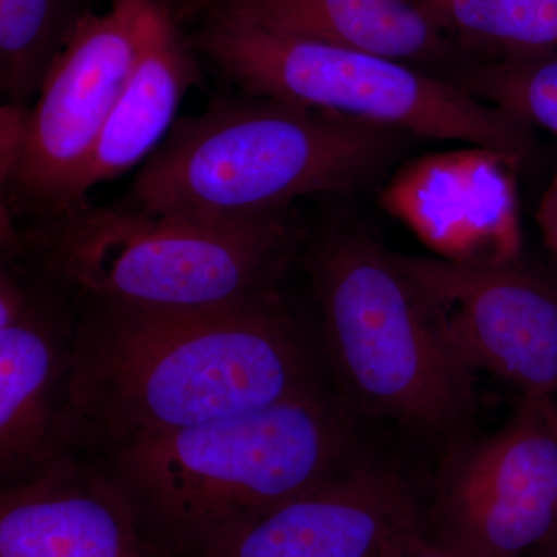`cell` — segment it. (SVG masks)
Returning <instances> with one entry per match:
<instances>
[{"instance_id": "obj_1", "label": "cell", "mask_w": 557, "mask_h": 557, "mask_svg": "<svg viewBox=\"0 0 557 557\" xmlns=\"http://www.w3.org/2000/svg\"><path fill=\"white\" fill-rule=\"evenodd\" d=\"M76 306L67 448L100 454L327 391L321 354L278 289L199 309Z\"/></svg>"}, {"instance_id": "obj_2", "label": "cell", "mask_w": 557, "mask_h": 557, "mask_svg": "<svg viewBox=\"0 0 557 557\" xmlns=\"http://www.w3.org/2000/svg\"><path fill=\"white\" fill-rule=\"evenodd\" d=\"M358 418L336 392L324 391L90 456L172 557H196L361 460Z\"/></svg>"}, {"instance_id": "obj_3", "label": "cell", "mask_w": 557, "mask_h": 557, "mask_svg": "<svg viewBox=\"0 0 557 557\" xmlns=\"http://www.w3.org/2000/svg\"><path fill=\"white\" fill-rule=\"evenodd\" d=\"M397 131L273 98H214L150 153L123 208L247 219L317 194L348 193L391 163Z\"/></svg>"}, {"instance_id": "obj_4", "label": "cell", "mask_w": 557, "mask_h": 557, "mask_svg": "<svg viewBox=\"0 0 557 557\" xmlns=\"http://www.w3.org/2000/svg\"><path fill=\"white\" fill-rule=\"evenodd\" d=\"M21 237L25 262L75 304L199 309L276 292L307 234L293 208L208 219L87 200Z\"/></svg>"}, {"instance_id": "obj_5", "label": "cell", "mask_w": 557, "mask_h": 557, "mask_svg": "<svg viewBox=\"0 0 557 557\" xmlns=\"http://www.w3.org/2000/svg\"><path fill=\"white\" fill-rule=\"evenodd\" d=\"M322 351L336 394L358 417L454 434L475 409V370L449 343L394 252L358 231L307 249Z\"/></svg>"}, {"instance_id": "obj_6", "label": "cell", "mask_w": 557, "mask_h": 557, "mask_svg": "<svg viewBox=\"0 0 557 557\" xmlns=\"http://www.w3.org/2000/svg\"><path fill=\"white\" fill-rule=\"evenodd\" d=\"M194 50L252 97L296 102L431 139L527 159L530 127L454 81L406 62L296 38L220 11L200 14Z\"/></svg>"}, {"instance_id": "obj_7", "label": "cell", "mask_w": 557, "mask_h": 557, "mask_svg": "<svg viewBox=\"0 0 557 557\" xmlns=\"http://www.w3.org/2000/svg\"><path fill=\"white\" fill-rule=\"evenodd\" d=\"M421 533L449 557H522L557 534V431L541 401L453 453Z\"/></svg>"}, {"instance_id": "obj_8", "label": "cell", "mask_w": 557, "mask_h": 557, "mask_svg": "<svg viewBox=\"0 0 557 557\" xmlns=\"http://www.w3.org/2000/svg\"><path fill=\"white\" fill-rule=\"evenodd\" d=\"M134 61V35L120 2L110 0L108 13L90 11L81 21L40 87L24 157L2 188V203L17 219L57 218L81 205V182Z\"/></svg>"}, {"instance_id": "obj_9", "label": "cell", "mask_w": 557, "mask_h": 557, "mask_svg": "<svg viewBox=\"0 0 557 557\" xmlns=\"http://www.w3.org/2000/svg\"><path fill=\"white\" fill-rule=\"evenodd\" d=\"M475 372L505 381L522 399L557 397V281L527 269L395 255Z\"/></svg>"}, {"instance_id": "obj_10", "label": "cell", "mask_w": 557, "mask_h": 557, "mask_svg": "<svg viewBox=\"0 0 557 557\" xmlns=\"http://www.w3.org/2000/svg\"><path fill=\"white\" fill-rule=\"evenodd\" d=\"M75 300L30 263L0 270V471L25 478L67 449L64 410Z\"/></svg>"}, {"instance_id": "obj_11", "label": "cell", "mask_w": 557, "mask_h": 557, "mask_svg": "<svg viewBox=\"0 0 557 557\" xmlns=\"http://www.w3.org/2000/svg\"><path fill=\"white\" fill-rule=\"evenodd\" d=\"M523 160L472 145L426 153L395 170L380 190V203L435 258L471 265L522 262Z\"/></svg>"}, {"instance_id": "obj_12", "label": "cell", "mask_w": 557, "mask_h": 557, "mask_svg": "<svg viewBox=\"0 0 557 557\" xmlns=\"http://www.w3.org/2000/svg\"><path fill=\"white\" fill-rule=\"evenodd\" d=\"M423 508L395 469L361 458L309 493L212 542L196 557H388Z\"/></svg>"}, {"instance_id": "obj_13", "label": "cell", "mask_w": 557, "mask_h": 557, "mask_svg": "<svg viewBox=\"0 0 557 557\" xmlns=\"http://www.w3.org/2000/svg\"><path fill=\"white\" fill-rule=\"evenodd\" d=\"M0 557H172L97 458L62 450L0 493Z\"/></svg>"}, {"instance_id": "obj_14", "label": "cell", "mask_w": 557, "mask_h": 557, "mask_svg": "<svg viewBox=\"0 0 557 557\" xmlns=\"http://www.w3.org/2000/svg\"><path fill=\"white\" fill-rule=\"evenodd\" d=\"M116 2L129 17L134 67L81 182V203L95 186L149 159L177 121L183 98L201 78L199 53L183 28L182 0Z\"/></svg>"}, {"instance_id": "obj_15", "label": "cell", "mask_w": 557, "mask_h": 557, "mask_svg": "<svg viewBox=\"0 0 557 557\" xmlns=\"http://www.w3.org/2000/svg\"><path fill=\"white\" fill-rule=\"evenodd\" d=\"M209 10L406 64L458 58L448 33L416 0H226Z\"/></svg>"}, {"instance_id": "obj_16", "label": "cell", "mask_w": 557, "mask_h": 557, "mask_svg": "<svg viewBox=\"0 0 557 557\" xmlns=\"http://www.w3.org/2000/svg\"><path fill=\"white\" fill-rule=\"evenodd\" d=\"M90 11L81 0H0V89L3 101L30 106Z\"/></svg>"}, {"instance_id": "obj_17", "label": "cell", "mask_w": 557, "mask_h": 557, "mask_svg": "<svg viewBox=\"0 0 557 557\" xmlns=\"http://www.w3.org/2000/svg\"><path fill=\"white\" fill-rule=\"evenodd\" d=\"M448 35L500 60H556L557 0H416Z\"/></svg>"}, {"instance_id": "obj_18", "label": "cell", "mask_w": 557, "mask_h": 557, "mask_svg": "<svg viewBox=\"0 0 557 557\" xmlns=\"http://www.w3.org/2000/svg\"><path fill=\"white\" fill-rule=\"evenodd\" d=\"M454 83L525 126L557 137L556 60H498L458 69Z\"/></svg>"}, {"instance_id": "obj_19", "label": "cell", "mask_w": 557, "mask_h": 557, "mask_svg": "<svg viewBox=\"0 0 557 557\" xmlns=\"http://www.w3.org/2000/svg\"><path fill=\"white\" fill-rule=\"evenodd\" d=\"M30 123V106L3 101L2 108H0V183H2V188L9 185L20 168L25 148H27Z\"/></svg>"}, {"instance_id": "obj_20", "label": "cell", "mask_w": 557, "mask_h": 557, "mask_svg": "<svg viewBox=\"0 0 557 557\" xmlns=\"http://www.w3.org/2000/svg\"><path fill=\"white\" fill-rule=\"evenodd\" d=\"M536 223L545 248L557 263V164L536 209Z\"/></svg>"}, {"instance_id": "obj_21", "label": "cell", "mask_w": 557, "mask_h": 557, "mask_svg": "<svg viewBox=\"0 0 557 557\" xmlns=\"http://www.w3.org/2000/svg\"><path fill=\"white\" fill-rule=\"evenodd\" d=\"M388 557H449L442 549L435 547L434 544L423 536L420 530L408 534L401 542L392 549Z\"/></svg>"}, {"instance_id": "obj_22", "label": "cell", "mask_w": 557, "mask_h": 557, "mask_svg": "<svg viewBox=\"0 0 557 557\" xmlns=\"http://www.w3.org/2000/svg\"><path fill=\"white\" fill-rule=\"evenodd\" d=\"M222 2H226V0H183V13H185L186 20H189L193 16H200L203 11Z\"/></svg>"}, {"instance_id": "obj_23", "label": "cell", "mask_w": 557, "mask_h": 557, "mask_svg": "<svg viewBox=\"0 0 557 557\" xmlns=\"http://www.w3.org/2000/svg\"><path fill=\"white\" fill-rule=\"evenodd\" d=\"M542 409L547 413L548 420L552 421L553 426L556 428L557 431V401L556 399H544L541 401Z\"/></svg>"}, {"instance_id": "obj_24", "label": "cell", "mask_w": 557, "mask_h": 557, "mask_svg": "<svg viewBox=\"0 0 557 557\" xmlns=\"http://www.w3.org/2000/svg\"><path fill=\"white\" fill-rule=\"evenodd\" d=\"M544 547L548 548V557H557V534Z\"/></svg>"}]
</instances>
